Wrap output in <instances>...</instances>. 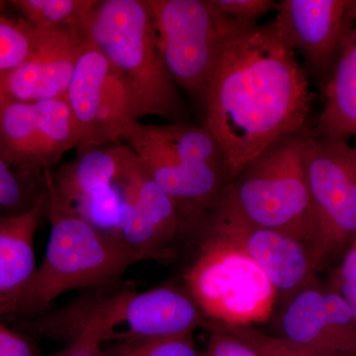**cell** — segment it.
<instances>
[{"label":"cell","instance_id":"cell-1","mask_svg":"<svg viewBox=\"0 0 356 356\" xmlns=\"http://www.w3.org/2000/svg\"><path fill=\"white\" fill-rule=\"evenodd\" d=\"M229 20L202 108L232 179L276 140L308 130L312 93L296 53L271 22Z\"/></svg>","mask_w":356,"mask_h":356},{"label":"cell","instance_id":"cell-2","mask_svg":"<svg viewBox=\"0 0 356 356\" xmlns=\"http://www.w3.org/2000/svg\"><path fill=\"white\" fill-rule=\"evenodd\" d=\"M204 318L184 287L165 284L138 291L126 283L83 290L76 298L38 317L26 329L67 344H104L193 334Z\"/></svg>","mask_w":356,"mask_h":356},{"label":"cell","instance_id":"cell-3","mask_svg":"<svg viewBox=\"0 0 356 356\" xmlns=\"http://www.w3.org/2000/svg\"><path fill=\"white\" fill-rule=\"evenodd\" d=\"M81 28L120 74L134 120L186 121V105L159 53L147 0H99Z\"/></svg>","mask_w":356,"mask_h":356},{"label":"cell","instance_id":"cell-4","mask_svg":"<svg viewBox=\"0 0 356 356\" xmlns=\"http://www.w3.org/2000/svg\"><path fill=\"white\" fill-rule=\"evenodd\" d=\"M44 186L50 238L19 312L33 318L50 311L51 303L65 293L120 282L126 271L140 262L120 238L95 228L72 206L58 200L44 181Z\"/></svg>","mask_w":356,"mask_h":356},{"label":"cell","instance_id":"cell-5","mask_svg":"<svg viewBox=\"0 0 356 356\" xmlns=\"http://www.w3.org/2000/svg\"><path fill=\"white\" fill-rule=\"evenodd\" d=\"M122 139L177 205L184 224L212 209L231 181L226 154L204 125L131 120Z\"/></svg>","mask_w":356,"mask_h":356},{"label":"cell","instance_id":"cell-6","mask_svg":"<svg viewBox=\"0 0 356 356\" xmlns=\"http://www.w3.org/2000/svg\"><path fill=\"white\" fill-rule=\"evenodd\" d=\"M306 143V132L276 140L232 178L218 203L250 224L293 236L311 252L315 222Z\"/></svg>","mask_w":356,"mask_h":356},{"label":"cell","instance_id":"cell-7","mask_svg":"<svg viewBox=\"0 0 356 356\" xmlns=\"http://www.w3.org/2000/svg\"><path fill=\"white\" fill-rule=\"evenodd\" d=\"M191 241L199 243L198 252L182 280L203 317L227 327L266 323L277 292L257 262L199 224L192 227Z\"/></svg>","mask_w":356,"mask_h":356},{"label":"cell","instance_id":"cell-8","mask_svg":"<svg viewBox=\"0 0 356 356\" xmlns=\"http://www.w3.org/2000/svg\"><path fill=\"white\" fill-rule=\"evenodd\" d=\"M156 43L180 91L203 106L229 19L213 0H147Z\"/></svg>","mask_w":356,"mask_h":356},{"label":"cell","instance_id":"cell-9","mask_svg":"<svg viewBox=\"0 0 356 356\" xmlns=\"http://www.w3.org/2000/svg\"><path fill=\"white\" fill-rule=\"evenodd\" d=\"M305 170L315 236L311 254L318 270L356 238V147L348 140L307 133Z\"/></svg>","mask_w":356,"mask_h":356},{"label":"cell","instance_id":"cell-10","mask_svg":"<svg viewBox=\"0 0 356 356\" xmlns=\"http://www.w3.org/2000/svg\"><path fill=\"white\" fill-rule=\"evenodd\" d=\"M79 130L65 98L0 102V158L25 172L51 170L77 147Z\"/></svg>","mask_w":356,"mask_h":356},{"label":"cell","instance_id":"cell-11","mask_svg":"<svg viewBox=\"0 0 356 356\" xmlns=\"http://www.w3.org/2000/svg\"><path fill=\"white\" fill-rule=\"evenodd\" d=\"M65 98L79 130V152L115 144L134 120L123 79L89 42Z\"/></svg>","mask_w":356,"mask_h":356},{"label":"cell","instance_id":"cell-12","mask_svg":"<svg viewBox=\"0 0 356 356\" xmlns=\"http://www.w3.org/2000/svg\"><path fill=\"white\" fill-rule=\"evenodd\" d=\"M276 11L274 29L324 84L356 24V0H281Z\"/></svg>","mask_w":356,"mask_h":356},{"label":"cell","instance_id":"cell-13","mask_svg":"<svg viewBox=\"0 0 356 356\" xmlns=\"http://www.w3.org/2000/svg\"><path fill=\"white\" fill-rule=\"evenodd\" d=\"M196 224L243 250L257 262L277 292L289 298L317 277L310 248L296 238L250 224L217 203Z\"/></svg>","mask_w":356,"mask_h":356},{"label":"cell","instance_id":"cell-14","mask_svg":"<svg viewBox=\"0 0 356 356\" xmlns=\"http://www.w3.org/2000/svg\"><path fill=\"white\" fill-rule=\"evenodd\" d=\"M88 44L81 26L36 29L28 58L0 74V102L37 103L65 97Z\"/></svg>","mask_w":356,"mask_h":356},{"label":"cell","instance_id":"cell-15","mask_svg":"<svg viewBox=\"0 0 356 356\" xmlns=\"http://www.w3.org/2000/svg\"><path fill=\"white\" fill-rule=\"evenodd\" d=\"M280 334L339 356H356V323L346 300L317 277L286 299Z\"/></svg>","mask_w":356,"mask_h":356},{"label":"cell","instance_id":"cell-16","mask_svg":"<svg viewBox=\"0 0 356 356\" xmlns=\"http://www.w3.org/2000/svg\"><path fill=\"white\" fill-rule=\"evenodd\" d=\"M44 186L31 209L0 214V321L19 315L21 305L36 273L35 236L44 214Z\"/></svg>","mask_w":356,"mask_h":356},{"label":"cell","instance_id":"cell-17","mask_svg":"<svg viewBox=\"0 0 356 356\" xmlns=\"http://www.w3.org/2000/svg\"><path fill=\"white\" fill-rule=\"evenodd\" d=\"M133 154L128 146L114 144L79 152L57 172L44 170V181L58 200L76 207L116 185Z\"/></svg>","mask_w":356,"mask_h":356},{"label":"cell","instance_id":"cell-18","mask_svg":"<svg viewBox=\"0 0 356 356\" xmlns=\"http://www.w3.org/2000/svg\"><path fill=\"white\" fill-rule=\"evenodd\" d=\"M322 86L324 107L307 133L312 137L341 140L356 136V24Z\"/></svg>","mask_w":356,"mask_h":356},{"label":"cell","instance_id":"cell-19","mask_svg":"<svg viewBox=\"0 0 356 356\" xmlns=\"http://www.w3.org/2000/svg\"><path fill=\"white\" fill-rule=\"evenodd\" d=\"M117 184L130 191L163 241L179 252L186 236L177 205L154 182L135 153Z\"/></svg>","mask_w":356,"mask_h":356},{"label":"cell","instance_id":"cell-20","mask_svg":"<svg viewBox=\"0 0 356 356\" xmlns=\"http://www.w3.org/2000/svg\"><path fill=\"white\" fill-rule=\"evenodd\" d=\"M23 20L40 30L79 27L97 6V0H14Z\"/></svg>","mask_w":356,"mask_h":356},{"label":"cell","instance_id":"cell-21","mask_svg":"<svg viewBox=\"0 0 356 356\" xmlns=\"http://www.w3.org/2000/svg\"><path fill=\"white\" fill-rule=\"evenodd\" d=\"M102 356H202L193 334L104 344Z\"/></svg>","mask_w":356,"mask_h":356},{"label":"cell","instance_id":"cell-22","mask_svg":"<svg viewBox=\"0 0 356 356\" xmlns=\"http://www.w3.org/2000/svg\"><path fill=\"white\" fill-rule=\"evenodd\" d=\"M36 29L23 19L0 17V74L13 70L30 55Z\"/></svg>","mask_w":356,"mask_h":356},{"label":"cell","instance_id":"cell-23","mask_svg":"<svg viewBox=\"0 0 356 356\" xmlns=\"http://www.w3.org/2000/svg\"><path fill=\"white\" fill-rule=\"evenodd\" d=\"M225 327L252 346L261 356H339L293 343L280 336L266 334L255 327Z\"/></svg>","mask_w":356,"mask_h":356},{"label":"cell","instance_id":"cell-24","mask_svg":"<svg viewBox=\"0 0 356 356\" xmlns=\"http://www.w3.org/2000/svg\"><path fill=\"white\" fill-rule=\"evenodd\" d=\"M121 201V191L116 184L74 208L79 216L95 228L118 238Z\"/></svg>","mask_w":356,"mask_h":356},{"label":"cell","instance_id":"cell-25","mask_svg":"<svg viewBox=\"0 0 356 356\" xmlns=\"http://www.w3.org/2000/svg\"><path fill=\"white\" fill-rule=\"evenodd\" d=\"M0 158V214L16 215L31 209L40 195H32L22 177Z\"/></svg>","mask_w":356,"mask_h":356},{"label":"cell","instance_id":"cell-26","mask_svg":"<svg viewBox=\"0 0 356 356\" xmlns=\"http://www.w3.org/2000/svg\"><path fill=\"white\" fill-rule=\"evenodd\" d=\"M222 15L243 24H257V20L273 9L277 2L273 0H213Z\"/></svg>","mask_w":356,"mask_h":356},{"label":"cell","instance_id":"cell-27","mask_svg":"<svg viewBox=\"0 0 356 356\" xmlns=\"http://www.w3.org/2000/svg\"><path fill=\"white\" fill-rule=\"evenodd\" d=\"M330 285L346 300L356 323V238L344 252Z\"/></svg>","mask_w":356,"mask_h":356},{"label":"cell","instance_id":"cell-28","mask_svg":"<svg viewBox=\"0 0 356 356\" xmlns=\"http://www.w3.org/2000/svg\"><path fill=\"white\" fill-rule=\"evenodd\" d=\"M0 356H41L36 346L20 332L0 323Z\"/></svg>","mask_w":356,"mask_h":356},{"label":"cell","instance_id":"cell-29","mask_svg":"<svg viewBox=\"0 0 356 356\" xmlns=\"http://www.w3.org/2000/svg\"><path fill=\"white\" fill-rule=\"evenodd\" d=\"M2 16H3V15H2V14H1V13H0V17H2Z\"/></svg>","mask_w":356,"mask_h":356}]
</instances>
